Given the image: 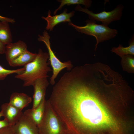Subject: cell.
I'll list each match as a JSON object with an SVG mask.
<instances>
[{"label":"cell","mask_w":134,"mask_h":134,"mask_svg":"<svg viewBox=\"0 0 134 134\" xmlns=\"http://www.w3.org/2000/svg\"><path fill=\"white\" fill-rule=\"evenodd\" d=\"M0 20L2 21H6L12 24L14 23L15 21L13 19L5 17L0 15Z\"/></svg>","instance_id":"obj_21"},{"label":"cell","mask_w":134,"mask_h":134,"mask_svg":"<svg viewBox=\"0 0 134 134\" xmlns=\"http://www.w3.org/2000/svg\"><path fill=\"white\" fill-rule=\"evenodd\" d=\"M96 21L87 19L86 21V25L80 26L76 25L71 22L69 23V25L74 28L77 31L81 33L94 36L96 40L95 50L98 44L115 37L118 34L117 31L115 29L109 28L108 26L102 24H98Z\"/></svg>","instance_id":"obj_3"},{"label":"cell","mask_w":134,"mask_h":134,"mask_svg":"<svg viewBox=\"0 0 134 134\" xmlns=\"http://www.w3.org/2000/svg\"><path fill=\"white\" fill-rule=\"evenodd\" d=\"M9 23L7 21L0 20V41L5 45L12 41Z\"/></svg>","instance_id":"obj_15"},{"label":"cell","mask_w":134,"mask_h":134,"mask_svg":"<svg viewBox=\"0 0 134 134\" xmlns=\"http://www.w3.org/2000/svg\"><path fill=\"white\" fill-rule=\"evenodd\" d=\"M32 98L23 93L14 92L11 95L9 102L16 108L22 110L32 101Z\"/></svg>","instance_id":"obj_13"},{"label":"cell","mask_w":134,"mask_h":134,"mask_svg":"<svg viewBox=\"0 0 134 134\" xmlns=\"http://www.w3.org/2000/svg\"><path fill=\"white\" fill-rule=\"evenodd\" d=\"M129 41V46L124 47L120 44L118 47H113L111 50L112 52H114L120 57L127 55H134V37L133 35Z\"/></svg>","instance_id":"obj_16"},{"label":"cell","mask_w":134,"mask_h":134,"mask_svg":"<svg viewBox=\"0 0 134 134\" xmlns=\"http://www.w3.org/2000/svg\"><path fill=\"white\" fill-rule=\"evenodd\" d=\"M10 125L6 120L4 119L2 120H0V129L9 126Z\"/></svg>","instance_id":"obj_22"},{"label":"cell","mask_w":134,"mask_h":134,"mask_svg":"<svg viewBox=\"0 0 134 134\" xmlns=\"http://www.w3.org/2000/svg\"><path fill=\"white\" fill-rule=\"evenodd\" d=\"M57 1L60 3V4L58 8L54 11V15L65 5H69L71 4H81L85 6V8H88L91 6L92 3V1L90 0H59Z\"/></svg>","instance_id":"obj_18"},{"label":"cell","mask_w":134,"mask_h":134,"mask_svg":"<svg viewBox=\"0 0 134 134\" xmlns=\"http://www.w3.org/2000/svg\"><path fill=\"white\" fill-rule=\"evenodd\" d=\"M12 127L14 134H39L36 125L23 113Z\"/></svg>","instance_id":"obj_7"},{"label":"cell","mask_w":134,"mask_h":134,"mask_svg":"<svg viewBox=\"0 0 134 134\" xmlns=\"http://www.w3.org/2000/svg\"><path fill=\"white\" fill-rule=\"evenodd\" d=\"M1 108L2 116L10 125H14L23 114L22 110L16 108L9 103L3 104Z\"/></svg>","instance_id":"obj_10"},{"label":"cell","mask_w":134,"mask_h":134,"mask_svg":"<svg viewBox=\"0 0 134 134\" xmlns=\"http://www.w3.org/2000/svg\"><path fill=\"white\" fill-rule=\"evenodd\" d=\"M105 81L95 69L81 66L65 73L53 87L49 100L69 134L117 127L101 103L100 90Z\"/></svg>","instance_id":"obj_1"},{"label":"cell","mask_w":134,"mask_h":134,"mask_svg":"<svg viewBox=\"0 0 134 134\" xmlns=\"http://www.w3.org/2000/svg\"><path fill=\"white\" fill-rule=\"evenodd\" d=\"M2 116V114L1 112V111L0 112V118Z\"/></svg>","instance_id":"obj_24"},{"label":"cell","mask_w":134,"mask_h":134,"mask_svg":"<svg viewBox=\"0 0 134 134\" xmlns=\"http://www.w3.org/2000/svg\"><path fill=\"white\" fill-rule=\"evenodd\" d=\"M37 127L39 134H65L67 132L63 122L49 100H46L44 116Z\"/></svg>","instance_id":"obj_4"},{"label":"cell","mask_w":134,"mask_h":134,"mask_svg":"<svg viewBox=\"0 0 134 134\" xmlns=\"http://www.w3.org/2000/svg\"><path fill=\"white\" fill-rule=\"evenodd\" d=\"M37 55V54L32 53L27 50L8 63L12 67L24 66L33 61Z\"/></svg>","instance_id":"obj_14"},{"label":"cell","mask_w":134,"mask_h":134,"mask_svg":"<svg viewBox=\"0 0 134 134\" xmlns=\"http://www.w3.org/2000/svg\"><path fill=\"white\" fill-rule=\"evenodd\" d=\"M124 6L120 4L118 5L113 10L108 12L104 10L99 13H95L88 8H82L77 5L75 8L76 11H81L87 14L90 20L95 21L101 22L102 24L108 26L111 22L121 19Z\"/></svg>","instance_id":"obj_6"},{"label":"cell","mask_w":134,"mask_h":134,"mask_svg":"<svg viewBox=\"0 0 134 134\" xmlns=\"http://www.w3.org/2000/svg\"><path fill=\"white\" fill-rule=\"evenodd\" d=\"M121 64L123 69L129 73H134V56L127 55L121 57Z\"/></svg>","instance_id":"obj_17"},{"label":"cell","mask_w":134,"mask_h":134,"mask_svg":"<svg viewBox=\"0 0 134 134\" xmlns=\"http://www.w3.org/2000/svg\"><path fill=\"white\" fill-rule=\"evenodd\" d=\"M6 45L0 41V54L5 53Z\"/></svg>","instance_id":"obj_23"},{"label":"cell","mask_w":134,"mask_h":134,"mask_svg":"<svg viewBox=\"0 0 134 134\" xmlns=\"http://www.w3.org/2000/svg\"><path fill=\"white\" fill-rule=\"evenodd\" d=\"M25 70L24 67L17 69L9 70L4 68L0 65V80L4 79L8 75L13 73L19 74L23 71Z\"/></svg>","instance_id":"obj_19"},{"label":"cell","mask_w":134,"mask_h":134,"mask_svg":"<svg viewBox=\"0 0 134 134\" xmlns=\"http://www.w3.org/2000/svg\"><path fill=\"white\" fill-rule=\"evenodd\" d=\"M48 53L44 52L39 49L34 59L24 66V71L17 74L15 77L24 81V87L32 86L34 81L38 79L49 77L48 73L52 70L48 65Z\"/></svg>","instance_id":"obj_2"},{"label":"cell","mask_w":134,"mask_h":134,"mask_svg":"<svg viewBox=\"0 0 134 134\" xmlns=\"http://www.w3.org/2000/svg\"><path fill=\"white\" fill-rule=\"evenodd\" d=\"M67 9H65L61 13L52 16L51 15V12L49 10L48 13V16L46 17H42V18L47 22V25L45 29L50 31H52L54 27L58 24L61 22H71L70 18L74 15L75 11H72L67 13Z\"/></svg>","instance_id":"obj_8"},{"label":"cell","mask_w":134,"mask_h":134,"mask_svg":"<svg viewBox=\"0 0 134 134\" xmlns=\"http://www.w3.org/2000/svg\"><path fill=\"white\" fill-rule=\"evenodd\" d=\"M26 44L23 41L19 40L6 45V59L9 62L27 50Z\"/></svg>","instance_id":"obj_11"},{"label":"cell","mask_w":134,"mask_h":134,"mask_svg":"<svg viewBox=\"0 0 134 134\" xmlns=\"http://www.w3.org/2000/svg\"><path fill=\"white\" fill-rule=\"evenodd\" d=\"M50 39V37L46 30L43 32L42 35H38V41L44 42L48 50V60L53 69V74L50 78V83L53 85L55 83V79L60 72L65 68L68 71L70 70L72 68L73 65L70 61L62 62L58 58L51 48Z\"/></svg>","instance_id":"obj_5"},{"label":"cell","mask_w":134,"mask_h":134,"mask_svg":"<svg viewBox=\"0 0 134 134\" xmlns=\"http://www.w3.org/2000/svg\"><path fill=\"white\" fill-rule=\"evenodd\" d=\"M0 134H14L12 125L6 126L0 129Z\"/></svg>","instance_id":"obj_20"},{"label":"cell","mask_w":134,"mask_h":134,"mask_svg":"<svg viewBox=\"0 0 134 134\" xmlns=\"http://www.w3.org/2000/svg\"><path fill=\"white\" fill-rule=\"evenodd\" d=\"M46 101L45 98L35 108L28 109L23 113L31 119L37 127L40 124L44 116Z\"/></svg>","instance_id":"obj_12"},{"label":"cell","mask_w":134,"mask_h":134,"mask_svg":"<svg viewBox=\"0 0 134 134\" xmlns=\"http://www.w3.org/2000/svg\"><path fill=\"white\" fill-rule=\"evenodd\" d=\"M48 85L49 82L46 77L38 79L34 81L32 85L34 89V92L32 108H35L45 98L46 90Z\"/></svg>","instance_id":"obj_9"}]
</instances>
